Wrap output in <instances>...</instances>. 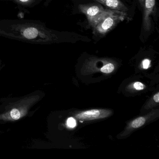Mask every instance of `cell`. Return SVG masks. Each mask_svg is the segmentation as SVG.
<instances>
[{
  "mask_svg": "<svg viewBox=\"0 0 159 159\" xmlns=\"http://www.w3.org/2000/svg\"><path fill=\"white\" fill-rule=\"evenodd\" d=\"M0 37L42 45L57 43L63 39L61 33L50 29L42 21L24 19L0 20Z\"/></svg>",
  "mask_w": 159,
  "mask_h": 159,
  "instance_id": "1",
  "label": "cell"
},
{
  "mask_svg": "<svg viewBox=\"0 0 159 159\" xmlns=\"http://www.w3.org/2000/svg\"><path fill=\"white\" fill-rule=\"evenodd\" d=\"M153 99H154V101L157 103H159V93H157L156 94L153 96Z\"/></svg>",
  "mask_w": 159,
  "mask_h": 159,
  "instance_id": "14",
  "label": "cell"
},
{
  "mask_svg": "<svg viewBox=\"0 0 159 159\" xmlns=\"http://www.w3.org/2000/svg\"><path fill=\"white\" fill-rule=\"evenodd\" d=\"M0 1L11 2L15 4L19 9H32L42 2L43 0H0Z\"/></svg>",
  "mask_w": 159,
  "mask_h": 159,
  "instance_id": "7",
  "label": "cell"
},
{
  "mask_svg": "<svg viewBox=\"0 0 159 159\" xmlns=\"http://www.w3.org/2000/svg\"><path fill=\"white\" fill-rule=\"evenodd\" d=\"M143 68H144V69L148 68L149 65V61L148 60H147V59L144 60V61H143Z\"/></svg>",
  "mask_w": 159,
  "mask_h": 159,
  "instance_id": "13",
  "label": "cell"
},
{
  "mask_svg": "<svg viewBox=\"0 0 159 159\" xmlns=\"http://www.w3.org/2000/svg\"><path fill=\"white\" fill-rule=\"evenodd\" d=\"M108 115L107 111L92 110L80 112L77 114L76 117L79 120H91L105 118Z\"/></svg>",
  "mask_w": 159,
  "mask_h": 159,
  "instance_id": "5",
  "label": "cell"
},
{
  "mask_svg": "<svg viewBox=\"0 0 159 159\" xmlns=\"http://www.w3.org/2000/svg\"><path fill=\"white\" fill-rule=\"evenodd\" d=\"M146 120L143 117H139L134 120L131 124V126L134 128H137L145 124Z\"/></svg>",
  "mask_w": 159,
  "mask_h": 159,
  "instance_id": "9",
  "label": "cell"
},
{
  "mask_svg": "<svg viewBox=\"0 0 159 159\" xmlns=\"http://www.w3.org/2000/svg\"><path fill=\"white\" fill-rule=\"evenodd\" d=\"M114 69V66L111 63H107L101 68L100 70L103 73H110Z\"/></svg>",
  "mask_w": 159,
  "mask_h": 159,
  "instance_id": "10",
  "label": "cell"
},
{
  "mask_svg": "<svg viewBox=\"0 0 159 159\" xmlns=\"http://www.w3.org/2000/svg\"><path fill=\"white\" fill-rule=\"evenodd\" d=\"M134 87L137 90H143L145 88V85L139 82H136L134 84Z\"/></svg>",
  "mask_w": 159,
  "mask_h": 159,
  "instance_id": "12",
  "label": "cell"
},
{
  "mask_svg": "<svg viewBox=\"0 0 159 159\" xmlns=\"http://www.w3.org/2000/svg\"><path fill=\"white\" fill-rule=\"evenodd\" d=\"M23 111L20 109L14 108L11 111L10 113V116L12 119L17 120L20 119L23 116Z\"/></svg>",
  "mask_w": 159,
  "mask_h": 159,
  "instance_id": "8",
  "label": "cell"
},
{
  "mask_svg": "<svg viewBox=\"0 0 159 159\" xmlns=\"http://www.w3.org/2000/svg\"><path fill=\"white\" fill-rule=\"evenodd\" d=\"M97 2L109 8L110 10H115L126 12L128 9L120 0H94Z\"/></svg>",
  "mask_w": 159,
  "mask_h": 159,
  "instance_id": "6",
  "label": "cell"
},
{
  "mask_svg": "<svg viewBox=\"0 0 159 159\" xmlns=\"http://www.w3.org/2000/svg\"><path fill=\"white\" fill-rule=\"evenodd\" d=\"M79 9L81 12L85 15L90 25L105 10L100 3L80 4Z\"/></svg>",
  "mask_w": 159,
  "mask_h": 159,
  "instance_id": "3",
  "label": "cell"
},
{
  "mask_svg": "<svg viewBox=\"0 0 159 159\" xmlns=\"http://www.w3.org/2000/svg\"><path fill=\"white\" fill-rule=\"evenodd\" d=\"M143 26L145 31H149L152 28V17L156 9L155 0H144Z\"/></svg>",
  "mask_w": 159,
  "mask_h": 159,
  "instance_id": "4",
  "label": "cell"
},
{
  "mask_svg": "<svg viewBox=\"0 0 159 159\" xmlns=\"http://www.w3.org/2000/svg\"><path fill=\"white\" fill-rule=\"evenodd\" d=\"M67 124L69 127H71V128L75 127L76 125V121L72 118H70L68 119Z\"/></svg>",
  "mask_w": 159,
  "mask_h": 159,
  "instance_id": "11",
  "label": "cell"
},
{
  "mask_svg": "<svg viewBox=\"0 0 159 159\" xmlns=\"http://www.w3.org/2000/svg\"><path fill=\"white\" fill-rule=\"evenodd\" d=\"M126 16V12L105 9V11L90 25L93 28V33L97 36H104L120 22L125 20Z\"/></svg>",
  "mask_w": 159,
  "mask_h": 159,
  "instance_id": "2",
  "label": "cell"
},
{
  "mask_svg": "<svg viewBox=\"0 0 159 159\" xmlns=\"http://www.w3.org/2000/svg\"><path fill=\"white\" fill-rule=\"evenodd\" d=\"M138 1L139 4H140L141 8L143 9V7H144V0H138Z\"/></svg>",
  "mask_w": 159,
  "mask_h": 159,
  "instance_id": "15",
  "label": "cell"
}]
</instances>
